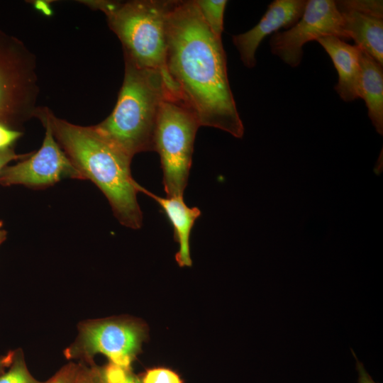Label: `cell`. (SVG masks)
Segmentation results:
<instances>
[{
	"mask_svg": "<svg viewBox=\"0 0 383 383\" xmlns=\"http://www.w3.org/2000/svg\"><path fill=\"white\" fill-rule=\"evenodd\" d=\"M208 27L218 38L223 30V15L227 4L226 0H194Z\"/></svg>",
	"mask_w": 383,
	"mask_h": 383,
	"instance_id": "obj_15",
	"label": "cell"
},
{
	"mask_svg": "<svg viewBox=\"0 0 383 383\" xmlns=\"http://www.w3.org/2000/svg\"><path fill=\"white\" fill-rule=\"evenodd\" d=\"M37 113L49 122L57 142L74 167L104 193L119 222L138 229L143 214L137 201L138 184L132 177L131 159L99 133L55 116L47 108Z\"/></svg>",
	"mask_w": 383,
	"mask_h": 383,
	"instance_id": "obj_2",
	"label": "cell"
},
{
	"mask_svg": "<svg viewBox=\"0 0 383 383\" xmlns=\"http://www.w3.org/2000/svg\"><path fill=\"white\" fill-rule=\"evenodd\" d=\"M80 365L69 363L57 372L47 383H76Z\"/></svg>",
	"mask_w": 383,
	"mask_h": 383,
	"instance_id": "obj_20",
	"label": "cell"
},
{
	"mask_svg": "<svg viewBox=\"0 0 383 383\" xmlns=\"http://www.w3.org/2000/svg\"><path fill=\"white\" fill-rule=\"evenodd\" d=\"M125 61L123 84L111 114L94 126L96 131L131 159L137 153L153 151L154 133L159 110L167 97L162 74L140 68Z\"/></svg>",
	"mask_w": 383,
	"mask_h": 383,
	"instance_id": "obj_3",
	"label": "cell"
},
{
	"mask_svg": "<svg viewBox=\"0 0 383 383\" xmlns=\"http://www.w3.org/2000/svg\"><path fill=\"white\" fill-rule=\"evenodd\" d=\"M348 40L383 65V17L354 10H338Z\"/></svg>",
	"mask_w": 383,
	"mask_h": 383,
	"instance_id": "obj_13",
	"label": "cell"
},
{
	"mask_svg": "<svg viewBox=\"0 0 383 383\" xmlns=\"http://www.w3.org/2000/svg\"><path fill=\"white\" fill-rule=\"evenodd\" d=\"M338 10H354L383 17L382 1L376 0H341L335 1Z\"/></svg>",
	"mask_w": 383,
	"mask_h": 383,
	"instance_id": "obj_18",
	"label": "cell"
},
{
	"mask_svg": "<svg viewBox=\"0 0 383 383\" xmlns=\"http://www.w3.org/2000/svg\"><path fill=\"white\" fill-rule=\"evenodd\" d=\"M76 383H97L94 379L91 370L82 367L80 365Z\"/></svg>",
	"mask_w": 383,
	"mask_h": 383,
	"instance_id": "obj_24",
	"label": "cell"
},
{
	"mask_svg": "<svg viewBox=\"0 0 383 383\" xmlns=\"http://www.w3.org/2000/svg\"><path fill=\"white\" fill-rule=\"evenodd\" d=\"M15 351H10L4 355L0 356V374H3L6 368L9 367L11 365Z\"/></svg>",
	"mask_w": 383,
	"mask_h": 383,
	"instance_id": "obj_25",
	"label": "cell"
},
{
	"mask_svg": "<svg viewBox=\"0 0 383 383\" xmlns=\"http://www.w3.org/2000/svg\"><path fill=\"white\" fill-rule=\"evenodd\" d=\"M359 98L367 108L368 116L377 132L383 133V69L372 57L361 50Z\"/></svg>",
	"mask_w": 383,
	"mask_h": 383,
	"instance_id": "obj_14",
	"label": "cell"
},
{
	"mask_svg": "<svg viewBox=\"0 0 383 383\" xmlns=\"http://www.w3.org/2000/svg\"><path fill=\"white\" fill-rule=\"evenodd\" d=\"M0 383H47L34 378L28 370L21 350H16L9 370L0 376Z\"/></svg>",
	"mask_w": 383,
	"mask_h": 383,
	"instance_id": "obj_17",
	"label": "cell"
},
{
	"mask_svg": "<svg viewBox=\"0 0 383 383\" xmlns=\"http://www.w3.org/2000/svg\"><path fill=\"white\" fill-rule=\"evenodd\" d=\"M38 95L33 55L0 28V123L13 129L35 116Z\"/></svg>",
	"mask_w": 383,
	"mask_h": 383,
	"instance_id": "obj_6",
	"label": "cell"
},
{
	"mask_svg": "<svg viewBox=\"0 0 383 383\" xmlns=\"http://www.w3.org/2000/svg\"><path fill=\"white\" fill-rule=\"evenodd\" d=\"M199 121L181 99L167 97L161 104L153 145L160 157L164 189L168 197L183 196L192 166Z\"/></svg>",
	"mask_w": 383,
	"mask_h": 383,
	"instance_id": "obj_5",
	"label": "cell"
},
{
	"mask_svg": "<svg viewBox=\"0 0 383 383\" xmlns=\"http://www.w3.org/2000/svg\"><path fill=\"white\" fill-rule=\"evenodd\" d=\"M31 153L30 152L22 155L17 154L11 148L6 150H0V172L9 162L19 159L26 158L30 156Z\"/></svg>",
	"mask_w": 383,
	"mask_h": 383,
	"instance_id": "obj_22",
	"label": "cell"
},
{
	"mask_svg": "<svg viewBox=\"0 0 383 383\" xmlns=\"http://www.w3.org/2000/svg\"><path fill=\"white\" fill-rule=\"evenodd\" d=\"M21 135V132L0 123V150L10 148Z\"/></svg>",
	"mask_w": 383,
	"mask_h": 383,
	"instance_id": "obj_21",
	"label": "cell"
},
{
	"mask_svg": "<svg viewBox=\"0 0 383 383\" xmlns=\"http://www.w3.org/2000/svg\"><path fill=\"white\" fill-rule=\"evenodd\" d=\"M351 352L356 360V368L358 372V383H377L366 371L363 364L357 358L353 350L351 349Z\"/></svg>",
	"mask_w": 383,
	"mask_h": 383,
	"instance_id": "obj_23",
	"label": "cell"
},
{
	"mask_svg": "<svg viewBox=\"0 0 383 383\" xmlns=\"http://www.w3.org/2000/svg\"><path fill=\"white\" fill-rule=\"evenodd\" d=\"M328 54L338 74L335 90L344 101L359 98L361 49L335 36L317 40Z\"/></svg>",
	"mask_w": 383,
	"mask_h": 383,
	"instance_id": "obj_11",
	"label": "cell"
},
{
	"mask_svg": "<svg viewBox=\"0 0 383 383\" xmlns=\"http://www.w3.org/2000/svg\"><path fill=\"white\" fill-rule=\"evenodd\" d=\"M173 2L174 0L82 1L105 14L110 28L123 45L124 60L140 68L160 71L168 89L179 98L166 65L167 20Z\"/></svg>",
	"mask_w": 383,
	"mask_h": 383,
	"instance_id": "obj_4",
	"label": "cell"
},
{
	"mask_svg": "<svg viewBox=\"0 0 383 383\" xmlns=\"http://www.w3.org/2000/svg\"><path fill=\"white\" fill-rule=\"evenodd\" d=\"M35 116L45 128L40 148L36 152H32L24 161L6 166L0 172V184H23L42 188L65 178L84 179L57 142L48 120L38 113Z\"/></svg>",
	"mask_w": 383,
	"mask_h": 383,
	"instance_id": "obj_9",
	"label": "cell"
},
{
	"mask_svg": "<svg viewBox=\"0 0 383 383\" xmlns=\"http://www.w3.org/2000/svg\"><path fill=\"white\" fill-rule=\"evenodd\" d=\"M6 238V232L3 230H0V245L4 241Z\"/></svg>",
	"mask_w": 383,
	"mask_h": 383,
	"instance_id": "obj_26",
	"label": "cell"
},
{
	"mask_svg": "<svg viewBox=\"0 0 383 383\" xmlns=\"http://www.w3.org/2000/svg\"><path fill=\"white\" fill-rule=\"evenodd\" d=\"M306 0H274L271 2L259 23L248 31L232 37L243 65H256V50L262 40L281 28H291L301 17Z\"/></svg>",
	"mask_w": 383,
	"mask_h": 383,
	"instance_id": "obj_10",
	"label": "cell"
},
{
	"mask_svg": "<svg viewBox=\"0 0 383 383\" xmlns=\"http://www.w3.org/2000/svg\"><path fill=\"white\" fill-rule=\"evenodd\" d=\"M326 36L348 40L341 13L335 1L309 0L301 17L294 26L272 35L271 52L288 65L296 67L301 62L304 45Z\"/></svg>",
	"mask_w": 383,
	"mask_h": 383,
	"instance_id": "obj_8",
	"label": "cell"
},
{
	"mask_svg": "<svg viewBox=\"0 0 383 383\" xmlns=\"http://www.w3.org/2000/svg\"><path fill=\"white\" fill-rule=\"evenodd\" d=\"M146 337L145 326L134 320L109 318L82 323L75 343L66 351L70 358L89 359L97 353L123 368L131 364L140 350Z\"/></svg>",
	"mask_w": 383,
	"mask_h": 383,
	"instance_id": "obj_7",
	"label": "cell"
},
{
	"mask_svg": "<svg viewBox=\"0 0 383 383\" xmlns=\"http://www.w3.org/2000/svg\"><path fill=\"white\" fill-rule=\"evenodd\" d=\"M2 224H3L2 221H0V228H1V226H2Z\"/></svg>",
	"mask_w": 383,
	"mask_h": 383,
	"instance_id": "obj_27",
	"label": "cell"
},
{
	"mask_svg": "<svg viewBox=\"0 0 383 383\" xmlns=\"http://www.w3.org/2000/svg\"><path fill=\"white\" fill-rule=\"evenodd\" d=\"M142 383H182V381L174 371L164 367H157L146 371Z\"/></svg>",
	"mask_w": 383,
	"mask_h": 383,
	"instance_id": "obj_19",
	"label": "cell"
},
{
	"mask_svg": "<svg viewBox=\"0 0 383 383\" xmlns=\"http://www.w3.org/2000/svg\"><path fill=\"white\" fill-rule=\"evenodd\" d=\"M143 192L161 206L174 230V238L179 243V251L175 260L180 267H191L192 265L189 251V237L194 222L200 216L201 211L197 207L187 206L183 196L162 198L139 186Z\"/></svg>",
	"mask_w": 383,
	"mask_h": 383,
	"instance_id": "obj_12",
	"label": "cell"
},
{
	"mask_svg": "<svg viewBox=\"0 0 383 383\" xmlns=\"http://www.w3.org/2000/svg\"><path fill=\"white\" fill-rule=\"evenodd\" d=\"M168 74L201 126L240 138V118L227 73L221 38L204 21L194 0H174L167 20Z\"/></svg>",
	"mask_w": 383,
	"mask_h": 383,
	"instance_id": "obj_1",
	"label": "cell"
},
{
	"mask_svg": "<svg viewBox=\"0 0 383 383\" xmlns=\"http://www.w3.org/2000/svg\"><path fill=\"white\" fill-rule=\"evenodd\" d=\"M91 370L97 383H142L130 368H123L111 362Z\"/></svg>",
	"mask_w": 383,
	"mask_h": 383,
	"instance_id": "obj_16",
	"label": "cell"
}]
</instances>
